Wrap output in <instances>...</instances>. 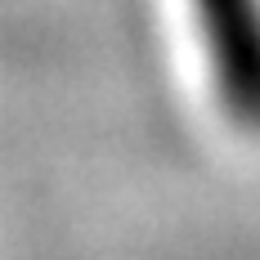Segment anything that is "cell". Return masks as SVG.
Segmentation results:
<instances>
[{"instance_id":"cell-1","label":"cell","mask_w":260,"mask_h":260,"mask_svg":"<svg viewBox=\"0 0 260 260\" xmlns=\"http://www.w3.org/2000/svg\"><path fill=\"white\" fill-rule=\"evenodd\" d=\"M220 112L260 135V0H193Z\"/></svg>"}]
</instances>
